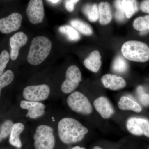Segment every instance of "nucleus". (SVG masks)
<instances>
[{
  "label": "nucleus",
  "mask_w": 149,
  "mask_h": 149,
  "mask_svg": "<svg viewBox=\"0 0 149 149\" xmlns=\"http://www.w3.org/2000/svg\"><path fill=\"white\" fill-rule=\"evenodd\" d=\"M128 68V64L126 60L121 56H118L113 63V71L118 73H123L126 72Z\"/></svg>",
  "instance_id": "obj_23"
},
{
  "label": "nucleus",
  "mask_w": 149,
  "mask_h": 149,
  "mask_svg": "<svg viewBox=\"0 0 149 149\" xmlns=\"http://www.w3.org/2000/svg\"><path fill=\"white\" fill-rule=\"evenodd\" d=\"M50 1L53 3H56L58 2L59 0H50Z\"/></svg>",
  "instance_id": "obj_36"
},
{
  "label": "nucleus",
  "mask_w": 149,
  "mask_h": 149,
  "mask_svg": "<svg viewBox=\"0 0 149 149\" xmlns=\"http://www.w3.org/2000/svg\"><path fill=\"white\" fill-rule=\"evenodd\" d=\"M52 48V43L45 36H37L33 38L29 47L27 60L29 64L39 65L47 57Z\"/></svg>",
  "instance_id": "obj_2"
},
{
  "label": "nucleus",
  "mask_w": 149,
  "mask_h": 149,
  "mask_svg": "<svg viewBox=\"0 0 149 149\" xmlns=\"http://www.w3.org/2000/svg\"><path fill=\"white\" fill-rule=\"evenodd\" d=\"M65 76L66 79L62 84L61 91L65 94H69L78 87L82 80V74L78 67L73 65L67 70Z\"/></svg>",
  "instance_id": "obj_6"
},
{
  "label": "nucleus",
  "mask_w": 149,
  "mask_h": 149,
  "mask_svg": "<svg viewBox=\"0 0 149 149\" xmlns=\"http://www.w3.org/2000/svg\"><path fill=\"white\" fill-rule=\"evenodd\" d=\"M35 149H53L55 144L54 129L47 125H40L34 136Z\"/></svg>",
  "instance_id": "obj_4"
},
{
  "label": "nucleus",
  "mask_w": 149,
  "mask_h": 149,
  "mask_svg": "<svg viewBox=\"0 0 149 149\" xmlns=\"http://www.w3.org/2000/svg\"><path fill=\"white\" fill-rule=\"evenodd\" d=\"M140 101L145 106L149 105V95L146 93H143L139 95Z\"/></svg>",
  "instance_id": "obj_29"
},
{
  "label": "nucleus",
  "mask_w": 149,
  "mask_h": 149,
  "mask_svg": "<svg viewBox=\"0 0 149 149\" xmlns=\"http://www.w3.org/2000/svg\"><path fill=\"white\" fill-rule=\"evenodd\" d=\"M137 92L139 95L142 94V93H144L143 88V87L140 86V87H138V89H137Z\"/></svg>",
  "instance_id": "obj_32"
},
{
  "label": "nucleus",
  "mask_w": 149,
  "mask_h": 149,
  "mask_svg": "<svg viewBox=\"0 0 149 149\" xmlns=\"http://www.w3.org/2000/svg\"><path fill=\"white\" fill-rule=\"evenodd\" d=\"M94 107L103 118L108 119L114 113V110L110 102L106 97L102 96L94 101Z\"/></svg>",
  "instance_id": "obj_13"
},
{
  "label": "nucleus",
  "mask_w": 149,
  "mask_h": 149,
  "mask_svg": "<svg viewBox=\"0 0 149 149\" xmlns=\"http://www.w3.org/2000/svg\"><path fill=\"white\" fill-rule=\"evenodd\" d=\"M13 124L11 120H7L0 126V142L10 135Z\"/></svg>",
  "instance_id": "obj_25"
},
{
  "label": "nucleus",
  "mask_w": 149,
  "mask_h": 149,
  "mask_svg": "<svg viewBox=\"0 0 149 149\" xmlns=\"http://www.w3.org/2000/svg\"><path fill=\"white\" fill-rule=\"evenodd\" d=\"M20 107L22 109L28 110L26 117L32 119L42 117L45 113V106L40 102L22 100L20 102Z\"/></svg>",
  "instance_id": "obj_11"
},
{
  "label": "nucleus",
  "mask_w": 149,
  "mask_h": 149,
  "mask_svg": "<svg viewBox=\"0 0 149 149\" xmlns=\"http://www.w3.org/2000/svg\"><path fill=\"white\" fill-rule=\"evenodd\" d=\"M101 57L98 51L92 52L84 61L85 67L93 72H97L102 65Z\"/></svg>",
  "instance_id": "obj_15"
},
{
  "label": "nucleus",
  "mask_w": 149,
  "mask_h": 149,
  "mask_svg": "<svg viewBox=\"0 0 149 149\" xmlns=\"http://www.w3.org/2000/svg\"><path fill=\"white\" fill-rule=\"evenodd\" d=\"M67 102L70 109L77 113L88 115L93 111V107L88 98L78 91L71 93L68 97Z\"/></svg>",
  "instance_id": "obj_5"
},
{
  "label": "nucleus",
  "mask_w": 149,
  "mask_h": 149,
  "mask_svg": "<svg viewBox=\"0 0 149 149\" xmlns=\"http://www.w3.org/2000/svg\"><path fill=\"white\" fill-rule=\"evenodd\" d=\"M140 9L143 12L149 14V0H144L141 3Z\"/></svg>",
  "instance_id": "obj_30"
},
{
  "label": "nucleus",
  "mask_w": 149,
  "mask_h": 149,
  "mask_svg": "<svg viewBox=\"0 0 149 149\" xmlns=\"http://www.w3.org/2000/svg\"><path fill=\"white\" fill-rule=\"evenodd\" d=\"M148 149H149V148Z\"/></svg>",
  "instance_id": "obj_38"
},
{
  "label": "nucleus",
  "mask_w": 149,
  "mask_h": 149,
  "mask_svg": "<svg viewBox=\"0 0 149 149\" xmlns=\"http://www.w3.org/2000/svg\"><path fill=\"white\" fill-rule=\"evenodd\" d=\"M58 136L63 143L71 144L82 141L88 132L80 122L71 118H65L59 122Z\"/></svg>",
  "instance_id": "obj_1"
},
{
  "label": "nucleus",
  "mask_w": 149,
  "mask_h": 149,
  "mask_svg": "<svg viewBox=\"0 0 149 149\" xmlns=\"http://www.w3.org/2000/svg\"><path fill=\"white\" fill-rule=\"evenodd\" d=\"M99 21L102 25L109 24L112 18L111 8L108 2H102L99 4Z\"/></svg>",
  "instance_id": "obj_16"
},
{
  "label": "nucleus",
  "mask_w": 149,
  "mask_h": 149,
  "mask_svg": "<svg viewBox=\"0 0 149 149\" xmlns=\"http://www.w3.org/2000/svg\"><path fill=\"white\" fill-rule=\"evenodd\" d=\"M28 37L24 32H20L15 33L10 39V57L12 60L15 61L18 57L20 48L27 44Z\"/></svg>",
  "instance_id": "obj_12"
},
{
  "label": "nucleus",
  "mask_w": 149,
  "mask_h": 149,
  "mask_svg": "<svg viewBox=\"0 0 149 149\" xmlns=\"http://www.w3.org/2000/svg\"><path fill=\"white\" fill-rule=\"evenodd\" d=\"M122 6L125 16L128 19L131 18L139 10L137 0H122Z\"/></svg>",
  "instance_id": "obj_19"
},
{
  "label": "nucleus",
  "mask_w": 149,
  "mask_h": 149,
  "mask_svg": "<svg viewBox=\"0 0 149 149\" xmlns=\"http://www.w3.org/2000/svg\"><path fill=\"white\" fill-rule=\"evenodd\" d=\"M70 24L72 27L83 35L90 36L93 34V29L91 26L81 20L73 19L70 21Z\"/></svg>",
  "instance_id": "obj_21"
},
{
  "label": "nucleus",
  "mask_w": 149,
  "mask_h": 149,
  "mask_svg": "<svg viewBox=\"0 0 149 149\" xmlns=\"http://www.w3.org/2000/svg\"><path fill=\"white\" fill-rule=\"evenodd\" d=\"M24 126L21 123H14L10 136L9 142L11 145L19 148L22 146L19 136L24 130Z\"/></svg>",
  "instance_id": "obj_17"
},
{
  "label": "nucleus",
  "mask_w": 149,
  "mask_h": 149,
  "mask_svg": "<svg viewBox=\"0 0 149 149\" xmlns=\"http://www.w3.org/2000/svg\"><path fill=\"white\" fill-rule=\"evenodd\" d=\"M133 26L136 30L141 32L147 31L144 23L143 17H139L133 22Z\"/></svg>",
  "instance_id": "obj_28"
},
{
  "label": "nucleus",
  "mask_w": 149,
  "mask_h": 149,
  "mask_svg": "<svg viewBox=\"0 0 149 149\" xmlns=\"http://www.w3.org/2000/svg\"><path fill=\"white\" fill-rule=\"evenodd\" d=\"M59 31L66 35L68 39L70 41H77L80 39V34L73 27L69 25H63L59 28Z\"/></svg>",
  "instance_id": "obj_22"
},
{
  "label": "nucleus",
  "mask_w": 149,
  "mask_h": 149,
  "mask_svg": "<svg viewBox=\"0 0 149 149\" xmlns=\"http://www.w3.org/2000/svg\"><path fill=\"white\" fill-rule=\"evenodd\" d=\"M26 11L28 19L32 24L42 22L45 15L42 0H30Z\"/></svg>",
  "instance_id": "obj_8"
},
{
  "label": "nucleus",
  "mask_w": 149,
  "mask_h": 149,
  "mask_svg": "<svg viewBox=\"0 0 149 149\" xmlns=\"http://www.w3.org/2000/svg\"><path fill=\"white\" fill-rule=\"evenodd\" d=\"M71 149H85V148H83V147H80V146H75L73 147Z\"/></svg>",
  "instance_id": "obj_34"
},
{
  "label": "nucleus",
  "mask_w": 149,
  "mask_h": 149,
  "mask_svg": "<svg viewBox=\"0 0 149 149\" xmlns=\"http://www.w3.org/2000/svg\"><path fill=\"white\" fill-rule=\"evenodd\" d=\"M102 81L106 88L113 91L120 90L126 85V82L123 78L115 74H104L102 77Z\"/></svg>",
  "instance_id": "obj_14"
},
{
  "label": "nucleus",
  "mask_w": 149,
  "mask_h": 149,
  "mask_svg": "<svg viewBox=\"0 0 149 149\" xmlns=\"http://www.w3.org/2000/svg\"><path fill=\"white\" fill-rule=\"evenodd\" d=\"M19 149L18 148V149Z\"/></svg>",
  "instance_id": "obj_37"
},
{
  "label": "nucleus",
  "mask_w": 149,
  "mask_h": 149,
  "mask_svg": "<svg viewBox=\"0 0 149 149\" xmlns=\"http://www.w3.org/2000/svg\"><path fill=\"white\" fill-rule=\"evenodd\" d=\"M118 105L121 110L132 111L136 113H140L142 111V108L138 103L125 96L120 98Z\"/></svg>",
  "instance_id": "obj_18"
},
{
  "label": "nucleus",
  "mask_w": 149,
  "mask_h": 149,
  "mask_svg": "<svg viewBox=\"0 0 149 149\" xmlns=\"http://www.w3.org/2000/svg\"><path fill=\"white\" fill-rule=\"evenodd\" d=\"M14 78V74L10 70H6L0 76V97L2 89L11 84Z\"/></svg>",
  "instance_id": "obj_24"
},
{
  "label": "nucleus",
  "mask_w": 149,
  "mask_h": 149,
  "mask_svg": "<svg viewBox=\"0 0 149 149\" xmlns=\"http://www.w3.org/2000/svg\"><path fill=\"white\" fill-rule=\"evenodd\" d=\"M22 17L18 13H13L0 19V32L8 34L18 30L21 26Z\"/></svg>",
  "instance_id": "obj_10"
},
{
  "label": "nucleus",
  "mask_w": 149,
  "mask_h": 149,
  "mask_svg": "<svg viewBox=\"0 0 149 149\" xmlns=\"http://www.w3.org/2000/svg\"><path fill=\"white\" fill-rule=\"evenodd\" d=\"M66 1L69 2L71 3L75 6V5L77 3H78V2L80 1V0H66Z\"/></svg>",
  "instance_id": "obj_33"
},
{
  "label": "nucleus",
  "mask_w": 149,
  "mask_h": 149,
  "mask_svg": "<svg viewBox=\"0 0 149 149\" xmlns=\"http://www.w3.org/2000/svg\"><path fill=\"white\" fill-rule=\"evenodd\" d=\"M9 54L6 50H3L0 54V76L4 73V70L9 61Z\"/></svg>",
  "instance_id": "obj_27"
},
{
  "label": "nucleus",
  "mask_w": 149,
  "mask_h": 149,
  "mask_svg": "<svg viewBox=\"0 0 149 149\" xmlns=\"http://www.w3.org/2000/svg\"><path fill=\"white\" fill-rule=\"evenodd\" d=\"M121 52L125 58L131 61L144 63L149 60V46L140 41L125 42L122 46Z\"/></svg>",
  "instance_id": "obj_3"
},
{
  "label": "nucleus",
  "mask_w": 149,
  "mask_h": 149,
  "mask_svg": "<svg viewBox=\"0 0 149 149\" xmlns=\"http://www.w3.org/2000/svg\"><path fill=\"white\" fill-rule=\"evenodd\" d=\"M50 93V89L45 84L31 85L24 88L22 95L26 100L40 102L48 98Z\"/></svg>",
  "instance_id": "obj_7"
},
{
  "label": "nucleus",
  "mask_w": 149,
  "mask_h": 149,
  "mask_svg": "<svg viewBox=\"0 0 149 149\" xmlns=\"http://www.w3.org/2000/svg\"><path fill=\"white\" fill-rule=\"evenodd\" d=\"M115 6L116 12L115 14V17L117 21L123 22L125 19L126 16L122 6V0H116Z\"/></svg>",
  "instance_id": "obj_26"
},
{
  "label": "nucleus",
  "mask_w": 149,
  "mask_h": 149,
  "mask_svg": "<svg viewBox=\"0 0 149 149\" xmlns=\"http://www.w3.org/2000/svg\"><path fill=\"white\" fill-rule=\"evenodd\" d=\"M83 13L91 22H95L99 18L98 6L97 4H87L83 7Z\"/></svg>",
  "instance_id": "obj_20"
},
{
  "label": "nucleus",
  "mask_w": 149,
  "mask_h": 149,
  "mask_svg": "<svg viewBox=\"0 0 149 149\" xmlns=\"http://www.w3.org/2000/svg\"><path fill=\"white\" fill-rule=\"evenodd\" d=\"M144 23H145V26L146 27L147 31L148 30H149V15H146L143 17Z\"/></svg>",
  "instance_id": "obj_31"
},
{
  "label": "nucleus",
  "mask_w": 149,
  "mask_h": 149,
  "mask_svg": "<svg viewBox=\"0 0 149 149\" xmlns=\"http://www.w3.org/2000/svg\"><path fill=\"white\" fill-rule=\"evenodd\" d=\"M126 128L135 136L144 135L149 138V121L146 118L131 117L127 120Z\"/></svg>",
  "instance_id": "obj_9"
},
{
  "label": "nucleus",
  "mask_w": 149,
  "mask_h": 149,
  "mask_svg": "<svg viewBox=\"0 0 149 149\" xmlns=\"http://www.w3.org/2000/svg\"><path fill=\"white\" fill-rule=\"evenodd\" d=\"M102 149V148H101L100 147H99V146H95L93 147V149Z\"/></svg>",
  "instance_id": "obj_35"
}]
</instances>
